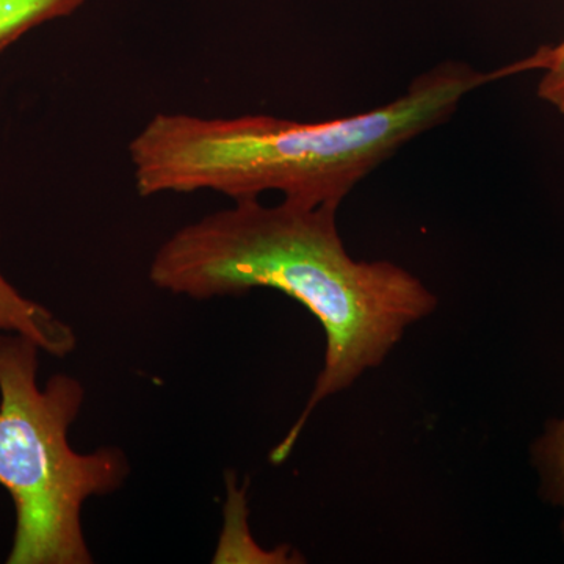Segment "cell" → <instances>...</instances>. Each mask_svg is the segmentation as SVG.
<instances>
[{"instance_id":"obj_1","label":"cell","mask_w":564,"mask_h":564,"mask_svg":"<svg viewBox=\"0 0 564 564\" xmlns=\"http://www.w3.org/2000/svg\"><path fill=\"white\" fill-rule=\"evenodd\" d=\"M337 204L240 199L184 226L155 251V288L192 300L242 296L256 289L291 296L321 323L322 372L302 414L270 454L284 463L315 408L351 388L388 358L414 323L434 313L436 295L388 261H356L337 229Z\"/></svg>"},{"instance_id":"obj_2","label":"cell","mask_w":564,"mask_h":564,"mask_svg":"<svg viewBox=\"0 0 564 564\" xmlns=\"http://www.w3.org/2000/svg\"><path fill=\"white\" fill-rule=\"evenodd\" d=\"M489 80L491 74L448 62L395 101L321 122L159 113L129 143L137 192L150 198L210 191L240 202L273 191L307 206H340L367 174L448 120L464 96Z\"/></svg>"},{"instance_id":"obj_3","label":"cell","mask_w":564,"mask_h":564,"mask_svg":"<svg viewBox=\"0 0 564 564\" xmlns=\"http://www.w3.org/2000/svg\"><path fill=\"white\" fill-rule=\"evenodd\" d=\"M40 351L28 337L0 333V486L17 513L7 563L90 564L82 508L118 491L129 462L118 447H70L84 386L58 373L41 388Z\"/></svg>"},{"instance_id":"obj_4","label":"cell","mask_w":564,"mask_h":564,"mask_svg":"<svg viewBox=\"0 0 564 564\" xmlns=\"http://www.w3.org/2000/svg\"><path fill=\"white\" fill-rule=\"evenodd\" d=\"M0 333L20 334L55 358L74 351L77 337L68 323L43 304L22 295L0 272Z\"/></svg>"},{"instance_id":"obj_5","label":"cell","mask_w":564,"mask_h":564,"mask_svg":"<svg viewBox=\"0 0 564 564\" xmlns=\"http://www.w3.org/2000/svg\"><path fill=\"white\" fill-rule=\"evenodd\" d=\"M87 0H0V52L40 25L76 13Z\"/></svg>"},{"instance_id":"obj_6","label":"cell","mask_w":564,"mask_h":564,"mask_svg":"<svg viewBox=\"0 0 564 564\" xmlns=\"http://www.w3.org/2000/svg\"><path fill=\"white\" fill-rule=\"evenodd\" d=\"M530 455L540 475L541 497L562 510L564 540V415L545 423L544 432L530 448Z\"/></svg>"},{"instance_id":"obj_7","label":"cell","mask_w":564,"mask_h":564,"mask_svg":"<svg viewBox=\"0 0 564 564\" xmlns=\"http://www.w3.org/2000/svg\"><path fill=\"white\" fill-rule=\"evenodd\" d=\"M533 69L543 70V77L538 84V96L564 115V39L554 46L541 47L524 61L496 70L494 77L500 79V77Z\"/></svg>"}]
</instances>
